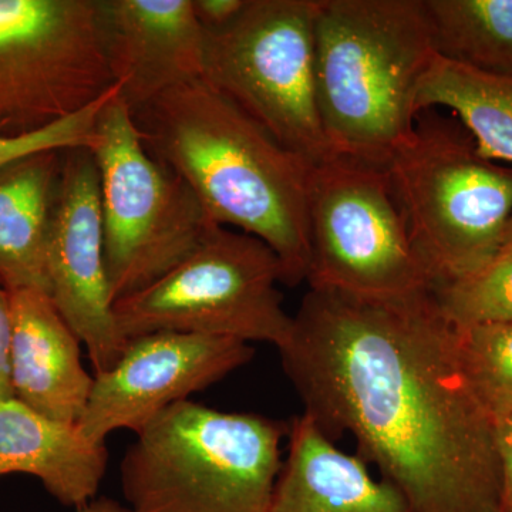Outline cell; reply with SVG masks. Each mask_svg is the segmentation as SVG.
<instances>
[{"label":"cell","instance_id":"1","mask_svg":"<svg viewBox=\"0 0 512 512\" xmlns=\"http://www.w3.org/2000/svg\"><path fill=\"white\" fill-rule=\"evenodd\" d=\"M292 318L282 367L330 440L352 434L417 512H503L494 423L430 288L386 299L309 288Z\"/></svg>","mask_w":512,"mask_h":512},{"label":"cell","instance_id":"2","mask_svg":"<svg viewBox=\"0 0 512 512\" xmlns=\"http://www.w3.org/2000/svg\"><path fill=\"white\" fill-rule=\"evenodd\" d=\"M131 116L148 153L183 178L214 224L268 245L282 284L308 281L309 161L204 79L167 90Z\"/></svg>","mask_w":512,"mask_h":512},{"label":"cell","instance_id":"3","mask_svg":"<svg viewBox=\"0 0 512 512\" xmlns=\"http://www.w3.org/2000/svg\"><path fill=\"white\" fill-rule=\"evenodd\" d=\"M315 45L330 153L386 167L412 134L436 57L424 0H320Z\"/></svg>","mask_w":512,"mask_h":512},{"label":"cell","instance_id":"4","mask_svg":"<svg viewBox=\"0 0 512 512\" xmlns=\"http://www.w3.org/2000/svg\"><path fill=\"white\" fill-rule=\"evenodd\" d=\"M289 423L201 403L168 407L120 464L130 512H271Z\"/></svg>","mask_w":512,"mask_h":512},{"label":"cell","instance_id":"5","mask_svg":"<svg viewBox=\"0 0 512 512\" xmlns=\"http://www.w3.org/2000/svg\"><path fill=\"white\" fill-rule=\"evenodd\" d=\"M384 170L430 286L476 271L504 247L512 167L485 158L453 114L421 110Z\"/></svg>","mask_w":512,"mask_h":512},{"label":"cell","instance_id":"6","mask_svg":"<svg viewBox=\"0 0 512 512\" xmlns=\"http://www.w3.org/2000/svg\"><path fill=\"white\" fill-rule=\"evenodd\" d=\"M120 93L101 110L92 148L114 303L163 278L218 227L183 178L148 153Z\"/></svg>","mask_w":512,"mask_h":512},{"label":"cell","instance_id":"7","mask_svg":"<svg viewBox=\"0 0 512 512\" xmlns=\"http://www.w3.org/2000/svg\"><path fill=\"white\" fill-rule=\"evenodd\" d=\"M320 0H247L221 29L205 30L202 79L282 146L312 165L328 160L316 92Z\"/></svg>","mask_w":512,"mask_h":512},{"label":"cell","instance_id":"8","mask_svg":"<svg viewBox=\"0 0 512 512\" xmlns=\"http://www.w3.org/2000/svg\"><path fill=\"white\" fill-rule=\"evenodd\" d=\"M282 266L261 239L214 227L194 251L143 291L114 303L123 338L195 333L281 348L293 318L282 306Z\"/></svg>","mask_w":512,"mask_h":512},{"label":"cell","instance_id":"9","mask_svg":"<svg viewBox=\"0 0 512 512\" xmlns=\"http://www.w3.org/2000/svg\"><path fill=\"white\" fill-rule=\"evenodd\" d=\"M308 284L362 298L430 288L386 170L343 156L313 165Z\"/></svg>","mask_w":512,"mask_h":512},{"label":"cell","instance_id":"10","mask_svg":"<svg viewBox=\"0 0 512 512\" xmlns=\"http://www.w3.org/2000/svg\"><path fill=\"white\" fill-rule=\"evenodd\" d=\"M114 84L97 0H0V137L52 126Z\"/></svg>","mask_w":512,"mask_h":512},{"label":"cell","instance_id":"11","mask_svg":"<svg viewBox=\"0 0 512 512\" xmlns=\"http://www.w3.org/2000/svg\"><path fill=\"white\" fill-rule=\"evenodd\" d=\"M254 357L249 343L195 333L154 332L128 339L123 355L96 373L80 429L96 443L140 433L174 404L225 379Z\"/></svg>","mask_w":512,"mask_h":512},{"label":"cell","instance_id":"12","mask_svg":"<svg viewBox=\"0 0 512 512\" xmlns=\"http://www.w3.org/2000/svg\"><path fill=\"white\" fill-rule=\"evenodd\" d=\"M49 298L86 346L96 373L109 370L127 340L117 328L107 275L100 174L90 148L63 151L49 248Z\"/></svg>","mask_w":512,"mask_h":512},{"label":"cell","instance_id":"13","mask_svg":"<svg viewBox=\"0 0 512 512\" xmlns=\"http://www.w3.org/2000/svg\"><path fill=\"white\" fill-rule=\"evenodd\" d=\"M104 55L130 111L202 79L205 29L192 0H97Z\"/></svg>","mask_w":512,"mask_h":512},{"label":"cell","instance_id":"14","mask_svg":"<svg viewBox=\"0 0 512 512\" xmlns=\"http://www.w3.org/2000/svg\"><path fill=\"white\" fill-rule=\"evenodd\" d=\"M13 397L50 419L79 423L94 382L82 362V342L47 293L10 292Z\"/></svg>","mask_w":512,"mask_h":512},{"label":"cell","instance_id":"15","mask_svg":"<svg viewBox=\"0 0 512 512\" xmlns=\"http://www.w3.org/2000/svg\"><path fill=\"white\" fill-rule=\"evenodd\" d=\"M288 440L271 512H417L399 488L376 480L362 458L336 447L306 414L289 423Z\"/></svg>","mask_w":512,"mask_h":512},{"label":"cell","instance_id":"16","mask_svg":"<svg viewBox=\"0 0 512 512\" xmlns=\"http://www.w3.org/2000/svg\"><path fill=\"white\" fill-rule=\"evenodd\" d=\"M107 460L106 443L90 440L79 423L50 419L15 397L0 403V478L28 474L80 508L97 497Z\"/></svg>","mask_w":512,"mask_h":512},{"label":"cell","instance_id":"17","mask_svg":"<svg viewBox=\"0 0 512 512\" xmlns=\"http://www.w3.org/2000/svg\"><path fill=\"white\" fill-rule=\"evenodd\" d=\"M63 151H40L0 167V282L9 292L49 295L47 248Z\"/></svg>","mask_w":512,"mask_h":512},{"label":"cell","instance_id":"18","mask_svg":"<svg viewBox=\"0 0 512 512\" xmlns=\"http://www.w3.org/2000/svg\"><path fill=\"white\" fill-rule=\"evenodd\" d=\"M447 110L488 160L512 165V74L498 76L434 57L417 90L416 110Z\"/></svg>","mask_w":512,"mask_h":512},{"label":"cell","instance_id":"19","mask_svg":"<svg viewBox=\"0 0 512 512\" xmlns=\"http://www.w3.org/2000/svg\"><path fill=\"white\" fill-rule=\"evenodd\" d=\"M436 56L468 69L512 74V0H424Z\"/></svg>","mask_w":512,"mask_h":512},{"label":"cell","instance_id":"20","mask_svg":"<svg viewBox=\"0 0 512 512\" xmlns=\"http://www.w3.org/2000/svg\"><path fill=\"white\" fill-rule=\"evenodd\" d=\"M453 328L512 323V248L503 247L476 271L430 286Z\"/></svg>","mask_w":512,"mask_h":512},{"label":"cell","instance_id":"21","mask_svg":"<svg viewBox=\"0 0 512 512\" xmlns=\"http://www.w3.org/2000/svg\"><path fill=\"white\" fill-rule=\"evenodd\" d=\"M461 372L484 412L495 421L512 413V323L456 329Z\"/></svg>","mask_w":512,"mask_h":512},{"label":"cell","instance_id":"22","mask_svg":"<svg viewBox=\"0 0 512 512\" xmlns=\"http://www.w3.org/2000/svg\"><path fill=\"white\" fill-rule=\"evenodd\" d=\"M120 92L121 86L116 83L109 92L104 93L99 100L94 101L86 109L57 121L52 126L28 136L0 137V167L40 151L70 150V148L92 150L96 143L97 120L101 110Z\"/></svg>","mask_w":512,"mask_h":512},{"label":"cell","instance_id":"23","mask_svg":"<svg viewBox=\"0 0 512 512\" xmlns=\"http://www.w3.org/2000/svg\"><path fill=\"white\" fill-rule=\"evenodd\" d=\"M495 450L501 471V511L512 512V413L494 423Z\"/></svg>","mask_w":512,"mask_h":512},{"label":"cell","instance_id":"24","mask_svg":"<svg viewBox=\"0 0 512 512\" xmlns=\"http://www.w3.org/2000/svg\"><path fill=\"white\" fill-rule=\"evenodd\" d=\"M10 343H12V299L0 282V403L12 399L10 382Z\"/></svg>","mask_w":512,"mask_h":512},{"label":"cell","instance_id":"25","mask_svg":"<svg viewBox=\"0 0 512 512\" xmlns=\"http://www.w3.org/2000/svg\"><path fill=\"white\" fill-rule=\"evenodd\" d=\"M247 0H192L195 16L205 30L229 25L244 10Z\"/></svg>","mask_w":512,"mask_h":512},{"label":"cell","instance_id":"26","mask_svg":"<svg viewBox=\"0 0 512 512\" xmlns=\"http://www.w3.org/2000/svg\"><path fill=\"white\" fill-rule=\"evenodd\" d=\"M77 512H130V510L109 497H96L90 503L77 508Z\"/></svg>","mask_w":512,"mask_h":512},{"label":"cell","instance_id":"27","mask_svg":"<svg viewBox=\"0 0 512 512\" xmlns=\"http://www.w3.org/2000/svg\"><path fill=\"white\" fill-rule=\"evenodd\" d=\"M504 247L512 248V218L508 224L507 232H505Z\"/></svg>","mask_w":512,"mask_h":512}]
</instances>
